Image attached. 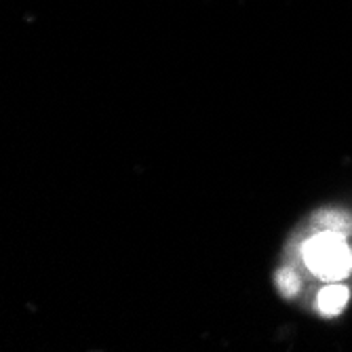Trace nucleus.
Masks as SVG:
<instances>
[{"instance_id": "7ed1b4c3", "label": "nucleus", "mask_w": 352, "mask_h": 352, "mask_svg": "<svg viewBox=\"0 0 352 352\" xmlns=\"http://www.w3.org/2000/svg\"><path fill=\"white\" fill-rule=\"evenodd\" d=\"M348 298H350L348 287L331 283V285H327V287H323V289H321L316 304H318V310H321L323 316H338L346 308Z\"/></svg>"}, {"instance_id": "f03ea898", "label": "nucleus", "mask_w": 352, "mask_h": 352, "mask_svg": "<svg viewBox=\"0 0 352 352\" xmlns=\"http://www.w3.org/2000/svg\"><path fill=\"white\" fill-rule=\"evenodd\" d=\"M312 223L321 232H333L346 239L352 234V215L344 209H321L314 215Z\"/></svg>"}, {"instance_id": "20e7f679", "label": "nucleus", "mask_w": 352, "mask_h": 352, "mask_svg": "<svg viewBox=\"0 0 352 352\" xmlns=\"http://www.w3.org/2000/svg\"><path fill=\"white\" fill-rule=\"evenodd\" d=\"M276 287L283 298H296L302 289V278L294 268L285 266L276 272Z\"/></svg>"}, {"instance_id": "f257e3e1", "label": "nucleus", "mask_w": 352, "mask_h": 352, "mask_svg": "<svg viewBox=\"0 0 352 352\" xmlns=\"http://www.w3.org/2000/svg\"><path fill=\"white\" fill-rule=\"evenodd\" d=\"M304 262L312 274L323 280H342L352 270V249L346 236L318 232L304 245Z\"/></svg>"}]
</instances>
